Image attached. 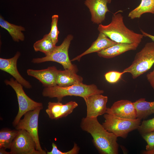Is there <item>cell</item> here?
Segmentation results:
<instances>
[{
    "mask_svg": "<svg viewBox=\"0 0 154 154\" xmlns=\"http://www.w3.org/2000/svg\"><path fill=\"white\" fill-rule=\"evenodd\" d=\"M141 0L139 5L129 13L128 17L131 19L139 18L146 13L154 14V0Z\"/></svg>",
    "mask_w": 154,
    "mask_h": 154,
    "instance_id": "cell-20",
    "label": "cell"
},
{
    "mask_svg": "<svg viewBox=\"0 0 154 154\" xmlns=\"http://www.w3.org/2000/svg\"><path fill=\"white\" fill-rule=\"evenodd\" d=\"M139 44L136 43H117L116 44L97 52L100 57L112 58L127 51L136 49Z\"/></svg>",
    "mask_w": 154,
    "mask_h": 154,
    "instance_id": "cell-16",
    "label": "cell"
},
{
    "mask_svg": "<svg viewBox=\"0 0 154 154\" xmlns=\"http://www.w3.org/2000/svg\"><path fill=\"white\" fill-rule=\"evenodd\" d=\"M137 129L141 135L154 131V117L150 119L143 120Z\"/></svg>",
    "mask_w": 154,
    "mask_h": 154,
    "instance_id": "cell-25",
    "label": "cell"
},
{
    "mask_svg": "<svg viewBox=\"0 0 154 154\" xmlns=\"http://www.w3.org/2000/svg\"><path fill=\"white\" fill-rule=\"evenodd\" d=\"M124 73L123 72L111 71L106 73L104 76L107 82L110 83H114L118 82Z\"/></svg>",
    "mask_w": 154,
    "mask_h": 154,
    "instance_id": "cell-28",
    "label": "cell"
},
{
    "mask_svg": "<svg viewBox=\"0 0 154 154\" xmlns=\"http://www.w3.org/2000/svg\"><path fill=\"white\" fill-rule=\"evenodd\" d=\"M52 150L50 151H47V154H77L79 153L80 150V148L75 143H74L72 148L66 152H62L59 150L56 145L54 143H52Z\"/></svg>",
    "mask_w": 154,
    "mask_h": 154,
    "instance_id": "cell-27",
    "label": "cell"
},
{
    "mask_svg": "<svg viewBox=\"0 0 154 154\" xmlns=\"http://www.w3.org/2000/svg\"><path fill=\"white\" fill-rule=\"evenodd\" d=\"M4 82L6 85L10 86L13 88L17 97L19 109L13 122V126L15 127L17 125L21 117L27 112L39 107H43L42 103L36 102L29 98L24 90L23 86L13 78L9 80H5Z\"/></svg>",
    "mask_w": 154,
    "mask_h": 154,
    "instance_id": "cell-7",
    "label": "cell"
},
{
    "mask_svg": "<svg viewBox=\"0 0 154 154\" xmlns=\"http://www.w3.org/2000/svg\"><path fill=\"white\" fill-rule=\"evenodd\" d=\"M119 13L114 14L111 21L108 25L99 24L98 31L117 43L139 44L144 36L142 34L136 33L128 28L124 23L123 17Z\"/></svg>",
    "mask_w": 154,
    "mask_h": 154,
    "instance_id": "cell-2",
    "label": "cell"
},
{
    "mask_svg": "<svg viewBox=\"0 0 154 154\" xmlns=\"http://www.w3.org/2000/svg\"><path fill=\"white\" fill-rule=\"evenodd\" d=\"M5 149L0 148V154H10V152H7L5 151Z\"/></svg>",
    "mask_w": 154,
    "mask_h": 154,
    "instance_id": "cell-33",
    "label": "cell"
},
{
    "mask_svg": "<svg viewBox=\"0 0 154 154\" xmlns=\"http://www.w3.org/2000/svg\"><path fill=\"white\" fill-rule=\"evenodd\" d=\"M73 38L72 35H68L61 44L56 46L50 54L41 58H34L32 62L35 64H39L48 61L54 62L62 65L64 69H69L76 73L78 69L71 63L68 54V49Z\"/></svg>",
    "mask_w": 154,
    "mask_h": 154,
    "instance_id": "cell-6",
    "label": "cell"
},
{
    "mask_svg": "<svg viewBox=\"0 0 154 154\" xmlns=\"http://www.w3.org/2000/svg\"><path fill=\"white\" fill-rule=\"evenodd\" d=\"M112 0H85L84 3L89 8L91 15V20L94 23L100 24L105 19L106 14L110 12L107 6Z\"/></svg>",
    "mask_w": 154,
    "mask_h": 154,
    "instance_id": "cell-13",
    "label": "cell"
},
{
    "mask_svg": "<svg viewBox=\"0 0 154 154\" xmlns=\"http://www.w3.org/2000/svg\"><path fill=\"white\" fill-rule=\"evenodd\" d=\"M51 39L48 34L44 35L41 39L36 42L33 44L35 51H40L47 55L51 52L56 47Z\"/></svg>",
    "mask_w": 154,
    "mask_h": 154,
    "instance_id": "cell-21",
    "label": "cell"
},
{
    "mask_svg": "<svg viewBox=\"0 0 154 154\" xmlns=\"http://www.w3.org/2000/svg\"><path fill=\"white\" fill-rule=\"evenodd\" d=\"M80 126L83 130L91 135L92 142L100 153H118L117 137L113 133L107 131L99 122L97 117L83 118Z\"/></svg>",
    "mask_w": 154,
    "mask_h": 154,
    "instance_id": "cell-1",
    "label": "cell"
},
{
    "mask_svg": "<svg viewBox=\"0 0 154 154\" xmlns=\"http://www.w3.org/2000/svg\"><path fill=\"white\" fill-rule=\"evenodd\" d=\"M154 64V42H148L137 52L131 64L125 69L124 73L131 74L135 79L149 70Z\"/></svg>",
    "mask_w": 154,
    "mask_h": 154,
    "instance_id": "cell-4",
    "label": "cell"
},
{
    "mask_svg": "<svg viewBox=\"0 0 154 154\" xmlns=\"http://www.w3.org/2000/svg\"><path fill=\"white\" fill-rule=\"evenodd\" d=\"M21 55L19 52H17L14 56L10 58H0V69L13 76L19 83L27 89H30L32 86L25 79L19 72L17 67L18 59Z\"/></svg>",
    "mask_w": 154,
    "mask_h": 154,
    "instance_id": "cell-12",
    "label": "cell"
},
{
    "mask_svg": "<svg viewBox=\"0 0 154 154\" xmlns=\"http://www.w3.org/2000/svg\"><path fill=\"white\" fill-rule=\"evenodd\" d=\"M84 99L87 106L86 117H97L106 113L107 96L96 94L90 95Z\"/></svg>",
    "mask_w": 154,
    "mask_h": 154,
    "instance_id": "cell-10",
    "label": "cell"
},
{
    "mask_svg": "<svg viewBox=\"0 0 154 154\" xmlns=\"http://www.w3.org/2000/svg\"><path fill=\"white\" fill-rule=\"evenodd\" d=\"M106 113L125 119L137 118V113L134 102L128 100H121L114 103L108 108Z\"/></svg>",
    "mask_w": 154,
    "mask_h": 154,
    "instance_id": "cell-11",
    "label": "cell"
},
{
    "mask_svg": "<svg viewBox=\"0 0 154 154\" xmlns=\"http://www.w3.org/2000/svg\"><path fill=\"white\" fill-rule=\"evenodd\" d=\"M10 148V154H46L37 150L33 138L25 130H18Z\"/></svg>",
    "mask_w": 154,
    "mask_h": 154,
    "instance_id": "cell-9",
    "label": "cell"
},
{
    "mask_svg": "<svg viewBox=\"0 0 154 154\" xmlns=\"http://www.w3.org/2000/svg\"><path fill=\"white\" fill-rule=\"evenodd\" d=\"M63 104L60 102H49L46 112L49 118L51 119H58L60 118L61 109Z\"/></svg>",
    "mask_w": 154,
    "mask_h": 154,
    "instance_id": "cell-23",
    "label": "cell"
},
{
    "mask_svg": "<svg viewBox=\"0 0 154 154\" xmlns=\"http://www.w3.org/2000/svg\"><path fill=\"white\" fill-rule=\"evenodd\" d=\"M58 70L54 66L40 70L28 69L27 74L39 80L45 87L57 85L56 76Z\"/></svg>",
    "mask_w": 154,
    "mask_h": 154,
    "instance_id": "cell-14",
    "label": "cell"
},
{
    "mask_svg": "<svg viewBox=\"0 0 154 154\" xmlns=\"http://www.w3.org/2000/svg\"><path fill=\"white\" fill-rule=\"evenodd\" d=\"M104 92V90L99 89L94 84L87 85L82 82L66 87L57 85L45 87L42 94L44 97L56 98L58 102H60L62 98L67 96H80L84 99L90 95L96 94H102Z\"/></svg>",
    "mask_w": 154,
    "mask_h": 154,
    "instance_id": "cell-3",
    "label": "cell"
},
{
    "mask_svg": "<svg viewBox=\"0 0 154 154\" xmlns=\"http://www.w3.org/2000/svg\"><path fill=\"white\" fill-rule=\"evenodd\" d=\"M144 154H154V148L148 150L144 151L142 152Z\"/></svg>",
    "mask_w": 154,
    "mask_h": 154,
    "instance_id": "cell-32",
    "label": "cell"
},
{
    "mask_svg": "<svg viewBox=\"0 0 154 154\" xmlns=\"http://www.w3.org/2000/svg\"><path fill=\"white\" fill-rule=\"evenodd\" d=\"M43 108L40 107L27 112L24 115L23 118L19 120L15 127L17 130L23 129L26 131L34 141L37 150L47 153L41 147L38 135L39 116L40 110Z\"/></svg>",
    "mask_w": 154,
    "mask_h": 154,
    "instance_id": "cell-8",
    "label": "cell"
},
{
    "mask_svg": "<svg viewBox=\"0 0 154 154\" xmlns=\"http://www.w3.org/2000/svg\"><path fill=\"white\" fill-rule=\"evenodd\" d=\"M0 26L7 31L14 41L19 42L20 41L24 40L25 36L22 32L25 30L23 27L10 23L5 20L1 15L0 17Z\"/></svg>",
    "mask_w": 154,
    "mask_h": 154,
    "instance_id": "cell-18",
    "label": "cell"
},
{
    "mask_svg": "<svg viewBox=\"0 0 154 154\" xmlns=\"http://www.w3.org/2000/svg\"><path fill=\"white\" fill-rule=\"evenodd\" d=\"M146 76L148 81L154 89V69L152 71L147 73Z\"/></svg>",
    "mask_w": 154,
    "mask_h": 154,
    "instance_id": "cell-30",
    "label": "cell"
},
{
    "mask_svg": "<svg viewBox=\"0 0 154 154\" xmlns=\"http://www.w3.org/2000/svg\"><path fill=\"white\" fill-rule=\"evenodd\" d=\"M104 117L105 121L102 125L107 131L113 133L117 137L126 138L129 132L137 129L141 124V119L138 118L125 119L106 113Z\"/></svg>",
    "mask_w": 154,
    "mask_h": 154,
    "instance_id": "cell-5",
    "label": "cell"
},
{
    "mask_svg": "<svg viewBox=\"0 0 154 154\" xmlns=\"http://www.w3.org/2000/svg\"><path fill=\"white\" fill-rule=\"evenodd\" d=\"M18 130L5 128L0 131V148L10 149L13 142L17 135Z\"/></svg>",
    "mask_w": 154,
    "mask_h": 154,
    "instance_id": "cell-22",
    "label": "cell"
},
{
    "mask_svg": "<svg viewBox=\"0 0 154 154\" xmlns=\"http://www.w3.org/2000/svg\"><path fill=\"white\" fill-rule=\"evenodd\" d=\"M78 106L77 103L71 101L63 104L60 113V118L65 117L71 113Z\"/></svg>",
    "mask_w": 154,
    "mask_h": 154,
    "instance_id": "cell-26",
    "label": "cell"
},
{
    "mask_svg": "<svg viewBox=\"0 0 154 154\" xmlns=\"http://www.w3.org/2000/svg\"><path fill=\"white\" fill-rule=\"evenodd\" d=\"M137 113V118L141 119L154 114V101L147 102L141 98L134 102Z\"/></svg>",
    "mask_w": 154,
    "mask_h": 154,
    "instance_id": "cell-19",
    "label": "cell"
},
{
    "mask_svg": "<svg viewBox=\"0 0 154 154\" xmlns=\"http://www.w3.org/2000/svg\"><path fill=\"white\" fill-rule=\"evenodd\" d=\"M142 136L147 143L146 149L148 150L154 148V131L142 134Z\"/></svg>",
    "mask_w": 154,
    "mask_h": 154,
    "instance_id": "cell-29",
    "label": "cell"
},
{
    "mask_svg": "<svg viewBox=\"0 0 154 154\" xmlns=\"http://www.w3.org/2000/svg\"><path fill=\"white\" fill-rule=\"evenodd\" d=\"M82 77L76 73L69 69L58 70L56 76L57 85L62 87L70 86L76 83L82 82Z\"/></svg>",
    "mask_w": 154,
    "mask_h": 154,
    "instance_id": "cell-17",
    "label": "cell"
},
{
    "mask_svg": "<svg viewBox=\"0 0 154 154\" xmlns=\"http://www.w3.org/2000/svg\"><path fill=\"white\" fill-rule=\"evenodd\" d=\"M140 31L144 37H147L149 38L153 41L154 42V36L144 32L141 29H140Z\"/></svg>",
    "mask_w": 154,
    "mask_h": 154,
    "instance_id": "cell-31",
    "label": "cell"
},
{
    "mask_svg": "<svg viewBox=\"0 0 154 154\" xmlns=\"http://www.w3.org/2000/svg\"><path fill=\"white\" fill-rule=\"evenodd\" d=\"M58 18V15H54L52 16L51 29L48 33L51 39L55 45L58 41V36L59 33L57 28Z\"/></svg>",
    "mask_w": 154,
    "mask_h": 154,
    "instance_id": "cell-24",
    "label": "cell"
},
{
    "mask_svg": "<svg viewBox=\"0 0 154 154\" xmlns=\"http://www.w3.org/2000/svg\"><path fill=\"white\" fill-rule=\"evenodd\" d=\"M117 43L113 41L103 33L100 32L96 40L86 51L71 60H79L83 56L90 53L98 52L110 47Z\"/></svg>",
    "mask_w": 154,
    "mask_h": 154,
    "instance_id": "cell-15",
    "label": "cell"
}]
</instances>
